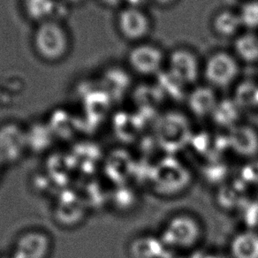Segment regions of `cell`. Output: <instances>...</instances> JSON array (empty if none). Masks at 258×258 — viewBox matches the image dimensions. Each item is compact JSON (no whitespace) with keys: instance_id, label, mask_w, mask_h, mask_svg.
<instances>
[{"instance_id":"1","label":"cell","mask_w":258,"mask_h":258,"mask_svg":"<svg viewBox=\"0 0 258 258\" xmlns=\"http://www.w3.org/2000/svg\"><path fill=\"white\" fill-rule=\"evenodd\" d=\"M241 64L231 50L218 49L203 60L202 80L214 90L234 86L240 78Z\"/></svg>"},{"instance_id":"2","label":"cell","mask_w":258,"mask_h":258,"mask_svg":"<svg viewBox=\"0 0 258 258\" xmlns=\"http://www.w3.org/2000/svg\"><path fill=\"white\" fill-rule=\"evenodd\" d=\"M204 58L187 45H179L167 51L165 72L185 89L198 85L202 80Z\"/></svg>"},{"instance_id":"3","label":"cell","mask_w":258,"mask_h":258,"mask_svg":"<svg viewBox=\"0 0 258 258\" xmlns=\"http://www.w3.org/2000/svg\"><path fill=\"white\" fill-rule=\"evenodd\" d=\"M166 58L167 50L149 39L131 44L126 53V64L139 77L154 78L165 71Z\"/></svg>"},{"instance_id":"4","label":"cell","mask_w":258,"mask_h":258,"mask_svg":"<svg viewBox=\"0 0 258 258\" xmlns=\"http://www.w3.org/2000/svg\"><path fill=\"white\" fill-rule=\"evenodd\" d=\"M116 25L120 36L134 44L150 39L154 21L146 8L125 6L118 12Z\"/></svg>"},{"instance_id":"5","label":"cell","mask_w":258,"mask_h":258,"mask_svg":"<svg viewBox=\"0 0 258 258\" xmlns=\"http://www.w3.org/2000/svg\"><path fill=\"white\" fill-rule=\"evenodd\" d=\"M35 46L42 57L57 60L67 52L69 39L61 26L55 22H45L36 30Z\"/></svg>"},{"instance_id":"6","label":"cell","mask_w":258,"mask_h":258,"mask_svg":"<svg viewBox=\"0 0 258 258\" xmlns=\"http://www.w3.org/2000/svg\"><path fill=\"white\" fill-rule=\"evenodd\" d=\"M29 147L27 132L14 123L0 127V162L15 164L23 157Z\"/></svg>"},{"instance_id":"7","label":"cell","mask_w":258,"mask_h":258,"mask_svg":"<svg viewBox=\"0 0 258 258\" xmlns=\"http://www.w3.org/2000/svg\"><path fill=\"white\" fill-rule=\"evenodd\" d=\"M50 237L39 231H30L19 237L14 258H46L50 253Z\"/></svg>"},{"instance_id":"8","label":"cell","mask_w":258,"mask_h":258,"mask_svg":"<svg viewBox=\"0 0 258 258\" xmlns=\"http://www.w3.org/2000/svg\"><path fill=\"white\" fill-rule=\"evenodd\" d=\"M212 33L219 38L232 40L243 31L237 9L224 8L214 12L210 21Z\"/></svg>"},{"instance_id":"9","label":"cell","mask_w":258,"mask_h":258,"mask_svg":"<svg viewBox=\"0 0 258 258\" xmlns=\"http://www.w3.org/2000/svg\"><path fill=\"white\" fill-rule=\"evenodd\" d=\"M232 42L231 50L240 64H258V32L243 30Z\"/></svg>"},{"instance_id":"10","label":"cell","mask_w":258,"mask_h":258,"mask_svg":"<svg viewBox=\"0 0 258 258\" xmlns=\"http://www.w3.org/2000/svg\"><path fill=\"white\" fill-rule=\"evenodd\" d=\"M217 90L204 83L203 85L192 87L188 94V101L193 108H202L203 110H208L210 108L216 107L218 103Z\"/></svg>"},{"instance_id":"11","label":"cell","mask_w":258,"mask_h":258,"mask_svg":"<svg viewBox=\"0 0 258 258\" xmlns=\"http://www.w3.org/2000/svg\"><path fill=\"white\" fill-rule=\"evenodd\" d=\"M236 9L244 30L258 32V0H243Z\"/></svg>"},{"instance_id":"12","label":"cell","mask_w":258,"mask_h":258,"mask_svg":"<svg viewBox=\"0 0 258 258\" xmlns=\"http://www.w3.org/2000/svg\"><path fill=\"white\" fill-rule=\"evenodd\" d=\"M24 8L30 18L43 21L53 11L54 0H24Z\"/></svg>"},{"instance_id":"13","label":"cell","mask_w":258,"mask_h":258,"mask_svg":"<svg viewBox=\"0 0 258 258\" xmlns=\"http://www.w3.org/2000/svg\"><path fill=\"white\" fill-rule=\"evenodd\" d=\"M179 0H149L151 4L160 8H170L174 7Z\"/></svg>"},{"instance_id":"14","label":"cell","mask_w":258,"mask_h":258,"mask_svg":"<svg viewBox=\"0 0 258 258\" xmlns=\"http://www.w3.org/2000/svg\"><path fill=\"white\" fill-rule=\"evenodd\" d=\"M102 4L108 8H119L125 4V0H99Z\"/></svg>"},{"instance_id":"15","label":"cell","mask_w":258,"mask_h":258,"mask_svg":"<svg viewBox=\"0 0 258 258\" xmlns=\"http://www.w3.org/2000/svg\"><path fill=\"white\" fill-rule=\"evenodd\" d=\"M70 2H72V3H78V2H81V1H83V0H69Z\"/></svg>"},{"instance_id":"16","label":"cell","mask_w":258,"mask_h":258,"mask_svg":"<svg viewBox=\"0 0 258 258\" xmlns=\"http://www.w3.org/2000/svg\"><path fill=\"white\" fill-rule=\"evenodd\" d=\"M1 165H2V164H1V162H0V168H1Z\"/></svg>"}]
</instances>
